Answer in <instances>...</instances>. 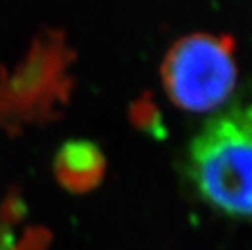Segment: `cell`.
<instances>
[{
  "label": "cell",
  "mask_w": 252,
  "mask_h": 250,
  "mask_svg": "<svg viewBox=\"0 0 252 250\" xmlns=\"http://www.w3.org/2000/svg\"><path fill=\"white\" fill-rule=\"evenodd\" d=\"M186 169L208 205L252 220V104L212 115L192 138Z\"/></svg>",
  "instance_id": "1"
},
{
  "label": "cell",
  "mask_w": 252,
  "mask_h": 250,
  "mask_svg": "<svg viewBox=\"0 0 252 250\" xmlns=\"http://www.w3.org/2000/svg\"><path fill=\"white\" fill-rule=\"evenodd\" d=\"M161 78L179 108L192 112L220 108L238 80L233 36L192 33L178 39L164 56Z\"/></svg>",
  "instance_id": "2"
},
{
  "label": "cell",
  "mask_w": 252,
  "mask_h": 250,
  "mask_svg": "<svg viewBox=\"0 0 252 250\" xmlns=\"http://www.w3.org/2000/svg\"><path fill=\"white\" fill-rule=\"evenodd\" d=\"M70 60L62 34L47 31L37 38L17 68L0 80V127L18 129L57 115L72 86Z\"/></svg>",
  "instance_id": "3"
},
{
  "label": "cell",
  "mask_w": 252,
  "mask_h": 250,
  "mask_svg": "<svg viewBox=\"0 0 252 250\" xmlns=\"http://www.w3.org/2000/svg\"><path fill=\"white\" fill-rule=\"evenodd\" d=\"M106 161L99 148L91 141H67L54 159L56 175L63 187L75 194L88 192L103 179Z\"/></svg>",
  "instance_id": "4"
}]
</instances>
